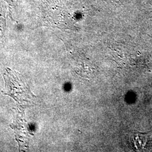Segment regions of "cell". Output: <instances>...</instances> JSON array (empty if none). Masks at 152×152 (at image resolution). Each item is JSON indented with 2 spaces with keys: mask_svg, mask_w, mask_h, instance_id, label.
<instances>
[{
  "mask_svg": "<svg viewBox=\"0 0 152 152\" xmlns=\"http://www.w3.org/2000/svg\"><path fill=\"white\" fill-rule=\"evenodd\" d=\"M14 130L16 140L19 151H26L29 147V141L32 136L29 131L27 121L26 120L24 108L18 107L14 112V121L10 125Z\"/></svg>",
  "mask_w": 152,
  "mask_h": 152,
  "instance_id": "2",
  "label": "cell"
},
{
  "mask_svg": "<svg viewBox=\"0 0 152 152\" xmlns=\"http://www.w3.org/2000/svg\"><path fill=\"white\" fill-rule=\"evenodd\" d=\"M108 2H114V3H124V2H126L127 0H107Z\"/></svg>",
  "mask_w": 152,
  "mask_h": 152,
  "instance_id": "6",
  "label": "cell"
},
{
  "mask_svg": "<svg viewBox=\"0 0 152 152\" xmlns=\"http://www.w3.org/2000/svg\"><path fill=\"white\" fill-rule=\"evenodd\" d=\"M3 77L5 83V91H2L4 95L13 99L23 108L31 107L35 103L36 96L20 73L7 68Z\"/></svg>",
  "mask_w": 152,
  "mask_h": 152,
  "instance_id": "1",
  "label": "cell"
},
{
  "mask_svg": "<svg viewBox=\"0 0 152 152\" xmlns=\"http://www.w3.org/2000/svg\"><path fill=\"white\" fill-rule=\"evenodd\" d=\"M5 11L1 0H0V38H2L5 33L6 28Z\"/></svg>",
  "mask_w": 152,
  "mask_h": 152,
  "instance_id": "3",
  "label": "cell"
},
{
  "mask_svg": "<svg viewBox=\"0 0 152 152\" xmlns=\"http://www.w3.org/2000/svg\"><path fill=\"white\" fill-rule=\"evenodd\" d=\"M134 141L135 143V146L137 148L138 146L139 147L140 149L143 148L144 145L146 144L147 141V137L145 134H142L139 133L135 136Z\"/></svg>",
  "mask_w": 152,
  "mask_h": 152,
  "instance_id": "4",
  "label": "cell"
},
{
  "mask_svg": "<svg viewBox=\"0 0 152 152\" xmlns=\"http://www.w3.org/2000/svg\"><path fill=\"white\" fill-rule=\"evenodd\" d=\"M8 5L11 6H15L17 4V0H4Z\"/></svg>",
  "mask_w": 152,
  "mask_h": 152,
  "instance_id": "5",
  "label": "cell"
}]
</instances>
